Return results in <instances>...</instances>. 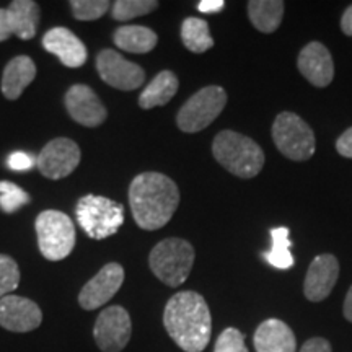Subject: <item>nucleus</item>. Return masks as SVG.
Segmentation results:
<instances>
[{
	"instance_id": "1",
	"label": "nucleus",
	"mask_w": 352,
	"mask_h": 352,
	"mask_svg": "<svg viewBox=\"0 0 352 352\" xmlns=\"http://www.w3.org/2000/svg\"><path fill=\"white\" fill-rule=\"evenodd\" d=\"M132 217L144 230H158L170 222L179 206V189L173 179L157 171H145L129 186Z\"/></svg>"
},
{
	"instance_id": "2",
	"label": "nucleus",
	"mask_w": 352,
	"mask_h": 352,
	"mask_svg": "<svg viewBox=\"0 0 352 352\" xmlns=\"http://www.w3.org/2000/svg\"><path fill=\"white\" fill-rule=\"evenodd\" d=\"M164 324L170 338L184 352H202L212 333V318L208 302L192 290L175 294L166 302Z\"/></svg>"
},
{
	"instance_id": "3",
	"label": "nucleus",
	"mask_w": 352,
	"mask_h": 352,
	"mask_svg": "<svg viewBox=\"0 0 352 352\" xmlns=\"http://www.w3.org/2000/svg\"><path fill=\"white\" fill-rule=\"evenodd\" d=\"M214 158L239 178H254L264 166V153L253 139L235 131H222L212 142Z\"/></svg>"
},
{
	"instance_id": "4",
	"label": "nucleus",
	"mask_w": 352,
	"mask_h": 352,
	"mask_svg": "<svg viewBox=\"0 0 352 352\" xmlns=\"http://www.w3.org/2000/svg\"><path fill=\"white\" fill-rule=\"evenodd\" d=\"M195 248L183 239H165L153 246L148 266L162 283L178 287L186 283L195 264Z\"/></svg>"
},
{
	"instance_id": "5",
	"label": "nucleus",
	"mask_w": 352,
	"mask_h": 352,
	"mask_svg": "<svg viewBox=\"0 0 352 352\" xmlns=\"http://www.w3.org/2000/svg\"><path fill=\"white\" fill-rule=\"evenodd\" d=\"M77 222L90 239L103 240L120 230L124 223V208L103 196L87 195L76 206Z\"/></svg>"
},
{
	"instance_id": "6",
	"label": "nucleus",
	"mask_w": 352,
	"mask_h": 352,
	"mask_svg": "<svg viewBox=\"0 0 352 352\" xmlns=\"http://www.w3.org/2000/svg\"><path fill=\"white\" fill-rule=\"evenodd\" d=\"M39 252L50 261H60L72 253L76 246V226L67 214L60 210H43L36 217Z\"/></svg>"
},
{
	"instance_id": "7",
	"label": "nucleus",
	"mask_w": 352,
	"mask_h": 352,
	"mask_svg": "<svg viewBox=\"0 0 352 352\" xmlns=\"http://www.w3.org/2000/svg\"><path fill=\"white\" fill-rule=\"evenodd\" d=\"M272 139L284 157L305 162L315 153V134L311 127L296 113L284 111L272 124Z\"/></svg>"
},
{
	"instance_id": "8",
	"label": "nucleus",
	"mask_w": 352,
	"mask_h": 352,
	"mask_svg": "<svg viewBox=\"0 0 352 352\" xmlns=\"http://www.w3.org/2000/svg\"><path fill=\"white\" fill-rule=\"evenodd\" d=\"M227 104V94L222 87L209 85L201 88L183 104L176 116V124L183 132L195 134L206 129L217 120Z\"/></svg>"
},
{
	"instance_id": "9",
	"label": "nucleus",
	"mask_w": 352,
	"mask_h": 352,
	"mask_svg": "<svg viewBox=\"0 0 352 352\" xmlns=\"http://www.w3.org/2000/svg\"><path fill=\"white\" fill-rule=\"evenodd\" d=\"M131 333V316L121 305L104 308L94 327L95 342L101 352H121L129 344Z\"/></svg>"
},
{
	"instance_id": "10",
	"label": "nucleus",
	"mask_w": 352,
	"mask_h": 352,
	"mask_svg": "<svg viewBox=\"0 0 352 352\" xmlns=\"http://www.w3.org/2000/svg\"><path fill=\"white\" fill-rule=\"evenodd\" d=\"M98 76L109 87L122 91L138 90L144 85L145 72L140 65L131 63L114 50H103L96 56Z\"/></svg>"
},
{
	"instance_id": "11",
	"label": "nucleus",
	"mask_w": 352,
	"mask_h": 352,
	"mask_svg": "<svg viewBox=\"0 0 352 352\" xmlns=\"http://www.w3.org/2000/svg\"><path fill=\"white\" fill-rule=\"evenodd\" d=\"M80 164V148L72 139L57 138L43 147L38 155V170L50 179H63Z\"/></svg>"
},
{
	"instance_id": "12",
	"label": "nucleus",
	"mask_w": 352,
	"mask_h": 352,
	"mask_svg": "<svg viewBox=\"0 0 352 352\" xmlns=\"http://www.w3.org/2000/svg\"><path fill=\"white\" fill-rule=\"evenodd\" d=\"M124 283V270L121 264L108 263L104 264L88 283L83 285L78 294V303L83 310H96L103 307L116 296L118 290Z\"/></svg>"
},
{
	"instance_id": "13",
	"label": "nucleus",
	"mask_w": 352,
	"mask_h": 352,
	"mask_svg": "<svg viewBox=\"0 0 352 352\" xmlns=\"http://www.w3.org/2000/svg\"><path fill=\"white\" fill-rule=\"evenodd\" d=\"M65 108L74 121L85 127H98L108 118V111L94 88L83 83L72 85L64 96Z\"/></svg>"
},
{
	"instance_id": "14",
	"label": "nucleus",
	"mask_w": 352,
	"mask_h": 352,
	"mask_svg": "<svg viewBox=\"0 0 352 352\" xmlns=\"http://www.w3.org/2000/svg\"><path fill=\"white\" fill-rule=\"evenodd\" d=\"M43 321L38 303L26 297L6 296L0 298V327L12 333H30Z\"/></svg>"
},
{
	"instance_id": "15",
	"label": "nucleus",
	"mask_w": 352,
	"mask_h": 352,
	"mask_svg": "<svg viewBox=\"0 0 352 352\" xmlns=\"http://www.w3.org/2000/svg\"><path fill=\"white\" fill-rule=\"evenodd\" d=\"M338 276H340V263L336 256L329 253L318 254L307 271L303 294L310 302L324 300L336 285Z\"/></svg>"
},
{
	"instance_id": "16",
	"label": "nucleus",
	"mask_w": 352,
	"mask_h": 352,
	"mask_svg": "<svg viewBox=\"0 0 352 352\" xmlns=\"http://www.w3.org/2000/svg\"><path fill=\"white\" fill-rule=\"evenodd\" d=\"M297 67L311 85L324 88L333 82L334 63L331 52L318 41L308 43L303 47L298 54Z\"/></svg>"
},
{
	"instance_id": "17",
	"label": "nucleus",
	"mask_w": 352,
	"mask_h": 352,
	"mask_svg": "<svg viewBox=\"0 0 352 352\" xmlns=\"http://www.w3.org/2000/svg\"><path fill=\"white\" fill-rule=\"evenodd\" d=\"M44 50L54 54L65 67L77 69L87 63V47L82 39L64 26H56L44 34Z\"/></svg>"
},
{
	"instance_id": "18",
	"label": "nucleus",
	"mask_w": 352,
	"mask_h": 352,
	"mask_svg": "<svg viewBox=\"0 0 352 352\" xmlns=\"http://www.w3.org/2000/svg\"><path fill=\"white\" fill-rule=\"evenodd\" d=\"M256 352H296V334L284 321L271 318L263 321L253 338Z\"/></svg>"
},
{
	"instance_id": "19",
	"label": "nucleus",
	"mask_w": 352,
	"mask_h": 352,
	"mask_svg": "<svg viewBox=\"0 0 352 352\" xmlns=\"http://www.w3.org/2000/svg\"><path fill=\"white\" fill-rule=\"evenodd\" d=\"M36 77V65L28 56H16L3 69L2 94L7 100H19Z\"/></svg>"
},
{
	"instance_id": "20",
	"label": "nucleus",
	"mask_w": 352,
	"mask_h": 352,
	"mask_svg": "<svg viewBox=\"0 0 352 352\" xmlns=\"http://www.w3.org/2000/svg\"><path fill=\"white\" fill-rule=\"evenodd\" d=\"M7 20L12 33L20 39H32L38 32L39 6L33 0H13L7 8Z\"/></svg>"
},
{
	"instance_id": "21",
	"label": "nucleus",
	"mask_w": 352,
	"mask_h": 352,
	"mask_svg": "<svg viewBox=\"0 0 352 352\" xmlns=\"http://www.w3.org/2000/svg\"><path fill=\"white\" fill-rule=\"evenodd\" d=\"M113 41L122 51L132 52V54H145L157 46L158 36L147 26L124 25L114 32Z\"/></svg>"
},
{
	"instance_id": "22",
	"label": "nucleus",
	"mask_w": 352,
	"mask_h": 352,
	"mask_svg": "<svg viewBox=\"0 0 352 352\" xmlns=\"http://www.w3.org/2000/svg\"><path fill=\"white\" fill-rule=\"evenodd\" d=\"M179 82L178 77L170 70H162L153 80L144 88L139 96V107L142 109H152L157 107H164L173 98L178 91Z\"/></svg>"
},
{
	"instance_id": "23",
	"label": "nucleus",
	"mask_w": 352,
	"mask_h": 352,
	"mask_svg": "<svg viewBox=\"0 0 352 352\" xmlns=\"http://www.w3.org/2000/svg\"><path fill=\"white\" fill-rule=\"evenodd\" d=\"M248 16L261 33H272L279 28L284 16V2L280 0H252L248 2Z\"/></svg>"
},
{
	"instance_id": "24",
	"label": "nucleus",
	"mask_w": 352,
	"mask_h": 352,
	"mask_svg": "<svg viewBox=\"0 0 352 352\" xmlns=\"http://www.w3.org/2000/svg\"><path fill=\"white\" fill-rule=\"evenodd\" d=\"M182 39L183 44L195 54H202L214 46V39L210 36L209 25L201 19H186L182 25Z\"/></svg>"
},
{
	"instance_id": "25",
	"label": "nucleus",
	"mask_w": 352,
	"mask_h": 352,
	"mask_svg": "<svg viewBox=\"0 0 352 352\" xmlns=\"http://www.w3.org/2000/svg\"><path fill=\"white\" fill-rule=\"evenodd\" d=\"M271 250L264 253V259L277 267V270H290L296 263L292 253H290V240H289V228L277 227L271 230Z\"/></svg>"
},
{
	"instance_id": "26",
	"label": "nucleus",
	"mask_w": 352,
	"mask_h": 352,
	"mask_svg": "<svg viewBox=\"0 0 352 352\" xmlns=\"http://www.w3.org/2000/svg\"><path fill=\"white\" fill-rule=\"evenodd\" d=\"M155 0H118L111 6V16L116 21H127L157 10Z\"/></svg>"
},
{
	"instance_id": "27",
	"label": "nucleus",
	"mask_w": 352,
	"mask_h": 352,
	"mask_svg": "<svg viewBox=\"0 0 352 352\" xmlns=\"http://www.w3.org/2000/svg\"><path fill=\"white\" fill-rule=\"evenodd\" d=\"M28 202L30 196L25 189L10 182H0V208H2L3 212H15Z\"/></svg>"
},
{
	"instance_id": "28",
	"label": "nucleus",
	"mask_w": 352,
	"mask_h": 352,
	"mask_svg": "<svg viewBox=\"0 0 352 352\" xmlns=\"http://www.w3.org/2000/svg\"><path fill=\"white\" fill-rule=\"evenodd\" d=\"M111 7L108 0H72L70 8H72L74 16L80 21H94L104 15Z\"/></svg>"
},
{
	"instance_id": "29",
	"label": "nucleus",
	"mask_w": 352,
	"mask_h": 352,
	"mask_svg": "<svg viewBox=\"0 0 352 352\" xmlns=\"http://www.w3.org/2000/svg\"><path fill=\"white\" fill-rule=\"evenodd\" d=\"M20 284V267L7 254H0V298L10 296Z\"/></svg>"
},
{
	"instance_id": "30",
	"label": "nucleus",
	"mask_w": 352,
	"mask_h": 352,
	"mask_svg": "<svg viewBox=\"0 0 352 352\" xmlns=\"http://www.w3.org/2000/svg\"><path fill=\"white\" fill-rule=\"evenodd\" d=\"M214 352H248L245 346V336L236 328L223 329L215 342Z\"/></svg>"
},
{
	"instance_id": "31",
	"label": "nucleus",
	"mask_w": 352,
	"mask_h": 352,
	"mask_svg": "<svg viewBox=\"0 0 352 352\" xmlns=\"http://www.w3.org/2000/svg\"><path fill=\"white\" fill-rule=\"evenodd\" d=\"M32 165H33L32 157L25 152H15L8 157V166L15 171L28 170V168H32Z\"/></svg>"
},
{
	"instance_id": "32",
	"label": "nucleus",
	"mask_w": 352,
	"mask_h": 352,
	"mask_svg": "<svg viewBox=\"0 0 352 352\" xmlns=\"http://www.w3.org/2000/svg\"><path fill=\"white\" fill-rule=\"evenodd\" d=\"M336 151L340 155L346 158H352V127L342 132L340 139L336 140Z\"/></svg>"
},
{
	"instance_id": "33",
	"label": "nucleus",
	"mask_w": 352,
	"mask_h": 352,
	"mask_svg": "<svg viewBox=\"0 0 352 352\" xmlns=\"http://www.w3.org/2000/svg\"><path fill=\"white\" fill-rule=\"evenodd\" d=\"M300 352H331V346L323 338H311L302 346Z\"/></svg>"
},
{
	"instance_id": "34",
	"label": "nucleus",
	"mask_w": 352,
	"mask_h": 352,
	"mask_svg": "<svg viewBox=\"0 0 352 352\" xmlns=\"http://www.w3.org/2000/svg\"><path fill=\"white\" fill-rule=\"evenodd\" d=\"M226 2L223 0H201L197 3V10L201 13H219L223 10Z\"/></svg>"
},
{
	"instance_id": "35",
	"label": "nucleus",
	"mask_w": 352,
	"mask_h": 352,
	"mask_svg": "<svg viewBox=\"0 0 352 352\" xmlns=\"http://www.w3.org/2000/svg\"><path fill=\"white\" fill-rule=\"evenodd\" d=\"M12 30H10V25H8V20H7V10L6 8H0V43L6 41L12 36Z\"/></svg>"
},
{
	"instance_id": "36",
	"label": "nucleus",
	"mask_w": 352,
	"mask_h": 352,
	"mask_svg": "<svg viewBox=\"0 0 352 352\" xmlns=\"http://www.w3.org/2000/svg\"><path fill=\"white\" fill-rule=\"evenodd\" d=\"M341 30L347 36H352V6H349L341 16Z\"/></svg>"
},
{
	"instance_id": "37",
	"label": "nucleus",
	"mask_w": 352,
	"mask_h": 352,
	"mask_svg": "<svg viewBox=\"0 0 352 352\" xmlns=\"http://www.w3.org/2000/svg\"><path fill=\"white\" fill-rule=\"evenodd\" d=\"M344 316H346V320H349L352 323V285H351V289L347 290V296L344 300Z\"/></svg>"
}]
</instances>
